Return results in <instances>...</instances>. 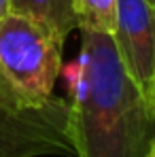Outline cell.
Returning a JSON list of instances; mask_svg holds the SVG:
<instances>
[{"mask_svg": "<svg viewBox=\"0 0 155 157\" xmlns=\"http://www.w3.org/2000/svg\"><path fill=\"white\" fill-rule=\"evenodd\" d=\"M77 30L113 34L117 26V0H72Z\"/></svg>", "mask_w": 155, "mask_h": 157, "instance_id": "cell-6", "label": "cell"}, {"mask_svg": "<svg viewBox=\"0 0 155 157\" xmlns=\"http://www.w3.org/2000/svg\"><path fill=\"white\" fill-rule=\"evenodd\" d=\"M145 157H155V138H153V142H151V147H149V151H147Z\"/></svg>", "mask_w": 155, "mask_h": 157, "instance_id": "cell-8", "label": "cell"}, {"mask_svg": "<svg viewBox=\"0 0 155 157\" xmlns=\"http://www.w3.org/2000/svg\"><path fill=\"white\" fill-rule=\"evenodd\" d=\"M11 13V0H0V21Z\"/></svg>", "mask_w": 155, "mask_h": 157, "instance_id": "cell-7", "label": "cell"}, {"mask_svg": "<svg viewBox=\"0 0 155 157\" xmlns=\"http://www.w3.org/2000/svg\"><path fill=\"white\" fill-rule=\"evenodd\" d=\"M64 38L17 13L0 21V108L24 113L51 104L62 75Z\"/></svg>", "mask_w": 155, "mask_h": 157, "instance_id": "cell-2", "label": "cell"}, {"mask_svg": "<svg viewBox=\"0 0 155 157\" xmlns=\"http://www.w3.org/2000/svg\"><path fill=\"white\" fill-rule=\"evenodd\" d=\"M62 77L77 157H145L155 110L126 70L113 34L81 30V53Z\"/></svg>", "mask_w": 155, "mask_h": 157, "instance_id": "cell-1", "label": "cell"}, {"mask_svg": "<svg viewBox=\"0 0 155 157\" xmlns=\"http://www.w3.org/2000/svg\"><path fill=\"white\" fill-rule=\"evenodd\" d=\"M11 13L26 15L49 26L64 40L72 30H77L72 0H11Z\"/></svg>", "mask_w": 155, "mask_h": 157, "instance_id": "cell-5", "label": "cell"}, {"mask_svg": "<svg viewBox=\"0 0 155 157\" xmlns=\"http://www.w3.org/2000/svg\"><path fill=\"white\" fill-rule=\"evenodd\" d=\"M113 40L126 70L155 110V6L149 0H117Z\"/></svg>", "mask_w": 155, "mask_h": 157, "instance_id": "cell-4", "label": "cell"}, {"mask_svg": "<svg viewBox=\"0 0 155 157\" xmlns=\"http://www.w3.org/2000/svg\"><path fill=\"white\" fill-rule=\"evenodd\" d=\"M77 157L68 100L55 98L34 110L0 108V157Z\"/></svg>", "mask_w": 155, "mask_h": 157, "instance_id": "cell-3", "label": "cell"}, {"mask_svg": "<svg viewBox=\"0 0 155 157\" xmlns=\"http://www.w3.org/2000/svg\"><path fill=\"white\" fill-rule=\"evenodd\" d=\"M149 2H151V4H153V6H155V0H149Z\"/></svg>", "mask_w": 155, "mask_h": 157, "instance_id": "cell-9", "label": "cell"}]
</instances>
